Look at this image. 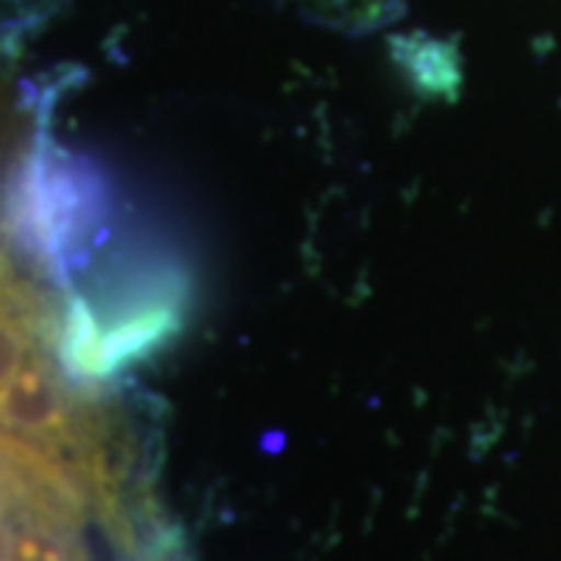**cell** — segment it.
I'll return each instance as SVG.
<instances>
[{"label":"cell","mask_w":561,"mask_h":561,"mask_svg":"<svg viewBox=\"0 0 561 561\" xmlns=\"http://www.w3.org/2000/svg\"><path fill=\"white\" fill-rule=\"evenodd\" d=\"M50 284L66 280L10 234L0 241V390L32 359L66 350L72 300L62 302Z\"/></svg>","instance_id":"6da1fadb"},{"label":"cell","mask_w":561,"mask_h":561,"mask_svg":"<svg viewBox=\"0 0 561 561\" xmlns=\"http://www.w3.org/2000/svg\"><path fill=\"white\" fill-rule=\"evenodd\" d=\"M294 7L300 16L341 32H375L397 20L402 0H280Z\"/></svg>","instance_id":"7a4b0ae2"}]
</instances>
